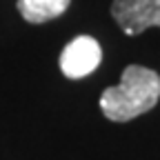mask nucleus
I'll list each match as a JSON object with an SVG mask.
<instances>
[{"instance_id": "obj_1", "label": "nucleus", "mask_w": 160, "mask_h": 160, "mask_svg": "<svg viewBox=\"0 0 160 160\" xmlns=\"http://www.w3.org/2000/svg\"><path fill=\"white\" fill-rule=\"evenodd\" d=\"M160 100V76L153 69L129 65L120 82L100 96V109L111 122H127L151 111Z\"/></svg>"}, {"instance_id": "obj_2", "label": "nucleus", "mask_w": 160, "mask_h": 160, "mask_svg": "<svg viewBox=\"0 0 160 160\" xmlns=\"http://www.w3.org/2000/svg\"><path fill=\"white\" fill-rule=\"evenodd\" d=\"M111 16L127 36L160 27V0H113Z\"/></svg>"}, {"instance_id": "obj_3", "label": "nucleus", "mask_w": 160, "mask_h": 160, "mask_svg": "<svg viewBox=\"0 0 160 160\" xmlns=\"http://www.w3.org/2000/svg\"><path fill=\"white\" fill-rule=\"evenodd\" d=\"M100 60H102V49L98 40L91 36H78L60 53V69L67 78L78 80L96 71Z\"/></svg>"}, {"instance_id": "obj_4", "label": "nucleus", "mask_w": 160, "mask_h": 160, "mask_svg": "<svg viewBox=\"0 0 160 160\" xmlns=\"http://www.w3.org/2000/svg\"><path fill=\"white\" fill-rule=\"evenodd\" d=\"M71 5V0H18V11L27 22L42 25L62 16Z\"/></svg>"}]
</instances>
